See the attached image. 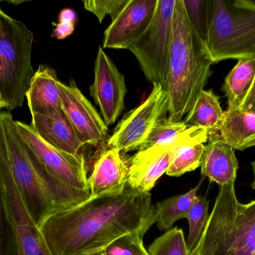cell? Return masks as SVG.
<instances>
[{
	"label": "cell",
	"mask_w": 255,
	"mask_h": 255,
	"mask_svg": "<svg viewBox=\"0 0 255 255\" xmlns=\"http://www.w3.org/2000/svg\"><path fill=\"white\" fill-rule=\"evenodd\" d=\"M218 96L212 90H203L187 113L184 122L188 127L206 129L208 136L217 134L224 117Z\"/></svg>",
	"instance_id": "obj_20"
},
{
	"label": "cell",
	"mask_w": 255,
	"mask_h": 255,
	"mask_svg": "<svg viewBox=\"0 0 255 255\" xmlns=\"http://www.w3.org/2000/svg\"><path fill=\"white\" fill-rule=\"evenodd\" d=\"M169 109L167 91L158 84H153L146 100L128 112L115 129L107 142L108 149L121 153L139 150L157 120Z\"/></svg>",
	"instance_id": "obj_10"
},
{
	"label": "cell",
	"mask_w": 255,
	"mask_h": 255,
	"mask_svg": "<svg viewBox=\"0 0 255 255\" xmlns=\"http://www.w3.org/2000/svg\"><path fill=\"white\" fill-rule=\"evenodd\" d=\"M190 25L206 45L211 26L212 0H183Z\"/></svg>",
	"instance_id": "obj_23"
},
{
	"label": "cell",
	"mask_w": 255,
	"mask_h": 255,
	"mask_svg": "<svg viewBox=\"0 0 255 255\" xmlns=\"http://www.w3.org/2000/svg\"><path fill=\"white\" fill-rule=\"evenodd\" d=\"M208 141L206 129L190 127L171 142L138 151L128 163V185L137 191L150 193L181 148Z\"/></svg>",
	"instance_id": "obj_9"
},
{
	"label": "cell",
	"mask_w": 255,
	"mask_h": 255,
	"mask_svg": "<svg viewBox=\"0 0 255 255\" xmlns=\"http://www.w3.org/2000/svg\"><path fill=\"white\" fill-rule=\"evenodd\" d=\"M208 145L201 164V173L220 187L235 184L238 160L235 149L220 138V134L208 136Z\"/></svg>",
	"instance_id": "obj_17"
},
{
	"label": "cell",
	"mask_w": 255,
	"mask_h": 255,
	"mask_svg": "<svg viewBox=\"0 0 255 255\" xmlns=\"http://www.w3.org/2000/svg\"><path fill=\"white\" fill-rule=\"evenodd\" d=\"M15 124L22 140L48 174L66 185L90 191L82 154L73 155L60 151L44 142L28 124L19 121H15Z\"/></svg>",
	"instance_id": "obj_11"
},
{
	"label": "cell",
	"mask_w": 255,
	"mask_h": 255,
	"mask_svg": "<svg viewBox=\"0 0 255 255\" xmlns=\"http://www.w3.org/2000/svg\"><path fill=\"white\" fill-rule=\"evenodd\" d=\"M0 255H16L11 229L6 220L0 186Z\"/></svg>",
	"instance_id": "obj_30"
},
{
	"label": "cell",
	"mask_w": 255,
	"mask_h": 255,
	"mask_svg": "<svg viewBox=\"0 0 255 255\" xmlns=\"http://www.w3.org/2000/svg\"><path fill=\"white\" fill-rule=\"evenodd\" d=\"M90 91L106 125L115 124L125 106L127 84L124 75L101 46L97 52L94 81Z\"/></svg>",
	"instance_id": "obj_12"
},
{
	"label": "cell",
	"mask_w": 255,
	"mask_h": 255,
	"mask_svg": "<svg viewBox=\"0 0 255 255\" xmlns=\"http://www.w3.org/2000/svg\"><path fill=\"white\" fill-rule=\"evenodd\" d=\"M220 138L233 149L244 151L255 146V112L235 109L224 112Z\"/></svg>",
	"instance_id": "obj_19"
},
{
	"label": "cell",
	"mask_w": 255,
	"mask_h": 255,
	"mask_svg": "<svg viewBox=\"0 0 255 255\" xmlns=\"http://www.w3.org/2000/svg\"><path fill=\"white\" fill-rule=\"evenodd\" d=\"M208 210L209 201L197 195L186 217L189 223V236L187 244L191 255L199 245L203 235L209 217Z\"/></svg>",
	"instance_id": "obj_24"
},
{
	"label": "cell",
	"mask_w": 255,
	"mask_h": 255,
	"mask_svg": "<svg viewBox=\"0 0 255 255\" xmlns=\"http://www.w3.org/2000/svg\"><path fill=\"white\" fill-rule=\"evenodd\" d=\"M148 255H192L182 229L175 227L156 238L148 247Z\"/></svg>",
	"instance_id": "obj_25"
},
{
	"label": "cell",
	"mask_w": 255,
	"mask_h": 255,
	"mask_svg": "<svg viewBox=\"0 0 255 255\" xmlns=\"http://www.w3.org/2000/svg\"><path fill=\"white\" fill-rule=\"evenodd\" d=\"M204 143H194L187 145L180 150L166 171L171 177H180L187 172H193L202 164L205 152Z\"/></svg>",
	"instance_id": "obj_26"
},
{
	"label": "cell",
	"mask_w": 255,
	"mask_h": 255,
	"mask_svg": "<svg viewBox=\"0 0 255 255\" xmlns=\"http://www.w3.org/2000/svg\"><path fill=\"white\" fill-rule=\"evenodd\" d=\"M255 78V58H241L225 79L223 91L229 110L242 106Z\"/></svg>",
	"instance_id": "obj_21"
},
{
	"label": "cell",
	"mask_w": 255,
	"mask_h": 255,
	"mask_svg": "<svg viewBox=\"0 0 255 255\" xmlns=\"http://www.w3.org/2000/svg\"><path fill=\"white\" fill-rule=\"evenodd\" d=\"M202 181L199 185L183 195L172 196L157 202L154 206L156 223L162 232H167L178 220L186 219L194 202Z\"/></svg>",
	"instance_id": "obj_22"
},
{
	"label": "cell",
	"mask_w": 255,
	"mask_h": 255,
	"mask_svg": "<svg viewBox=\"0 0 255 255\" xmlns=\"http://www.w3.org/2000/svg\"><path fill=\"white\" fill-rule=\"evenodd\" d=\"M0 135L14 180L38 226L46 219L91 199L90 191L73 188L51 176L21 138L10 112H0Z\"/></svg>",
	"instance_id": "obj_2"
},
{
	"label": "cell",
	"mask_w": 255,
	"mask_h": 255,
	"mask_svg": "<svg viewBox=\"0 0 255 255\" xmlns=\"http://www.w3.org/2000/svg\"><path fill=\"white\" fill-rule=\"evenodd\" d=\"M7 108L6 106L5 103H4V100H3L2 97H1V91H0V112H1V109Z\"/></svg>",
	"instance_id": "obj_34"
},
{
	"label": "cell",
	"mask_w": 255,
	"mask_h": 255,
	"mask_svg": "<svg viewBox=\"0 0 255 255\" xmlns=\"http://www.w3.org/2000/svg\"><path fill=\"white\" fill-rule=\"evenodd\" d=\"M240 109L244 111H251L255 112V78L253 85L250 88L242 106Z\"/></svg>",
	"instance_id": "obj_32"
},
{
	"label": "cell",
	"mask_w": 255,
	"mask_h": 255,
	"mask_svg": "<svg viewBox=\"0 0 255 255\" xmlns=\"http://www.w3.org/2000/svg\"><path fill=\"white\" fill-rule=\"evenodd\" d=\"M61 109L85 145L97 146L106 140L108 126L92 103L71 79L69 84L58 82Z\"/></svg>",
	"instance_id": "obj_13"
},
{
	"label": "cell",
	"mask_w": 255,
	"mask_h": 255,
	"mask_svg": "<svg viewBox=\"0 0 255 255\" xmlns=\"http://www.w3.org/2000/svg\"><path fill=\"white\" fill-rule=\"evenodd\" d=\"M175 4L176 0H159L151 25L128 49L137 59L145 78L166 91Z\"/></svg>",
	"instance_id": "obj_7"
},
{
	"label": "cell",
	"mask_w": 255,
	"mask_h": 255,
	"mask_svg": "<svg viewBox=\"0 0 255 255\" xmlns=\"http://www.w3.org/2000/svg\"><path fill=\"white\" fill-rule=\"evenodd\" d=\"M56 71L40 64L34 73L25 94L31 115L45 114L61 109Z\"/></svg>",
	"instance_id": "obj_18"
},
{
	"label": "cell",
	"mask_w": 255,
	"mask_h": 255,
	"mask_svg": "<svg viewBox=\"0 0 255 255\" xmlns=\"http://www.w3.org/2000/svg\"><path fill=\"white\" fill-rule=\"evenodd\" d=\"M1 10H1V7H0V12H1Z\"/></svg>",
	"instance_id": "obj_37"
},
{
	"label": "cell",
	"mask_w": 255,
	"mask_h": 255,
	"mask_svg": "<svg viewBox=\"0 0 255 255\" xmlns=\"http://www.w3.org/2000/svg\"><path fill=\"white\" fill-rule=\"evenodd\" d=\"M34 36L22 21L0 12V91L8 111L20 108L34 76Z\"/></svg>",
	"instance_id": "obj_6"
},
{
	"label": "cell",
	"mask_w": 255,
	"mask_h": 255,
	"mask_svg": "<svg viewBox=\"0 0 255 255\" xmlns=\"http://www.w3.org/2000/svg\"><path fill=\"white\" fill-rule=\"evenodd\" d=\"M128 178V164L122 153L107 149L94 165L88 178L91 197L99 198L121 194L125 190Z\"/></svg>",
	"instance_id": "obj_15"
},
{
	"label": "cell",
	"mask_w": 255,
	"mask_h": 255,
	"mask_svg": "<svg viewBox=\"0 0 255 255\" xmlns=\"http://www.w3.org/2000/svg\"><path fill=\"white\" fill-rule=\"evenodd\" d=\"M75 25H76L75 22H70V21L58 20L52 32V36L56 37L58 40L67 38L74 31Z\"/></svg>",
	"instance_id": "obj_31"
},
{
	"label": "cell",
	"mask_w": 255,
	"mask_h": 255,
	"mask_svg": "<svg viewBox=\"0 0 255 255\" xmlns=\"http://www.w3.org/2000/svg\"><path fill=\"white\" fill-rule=\"evenodd\" d=\"M58 20L70 21L76 23L77 20V14L73 9L64 8L60 12Z\"/></svg>",
	"instance_id": "obj_33"
},
{
	"label": "cell",
	"mask_w": 255,
	"mask_h": 255,
	"mask_svg": "<svg viewBox=\"0 0 255 255\" xmlns=\"http://www.w3.org/2000/svg\"><path fill=\"white\" fill-rule=\"evenodd\" d=\"M154 223L151 193L127 184L121 194L91 197L50 216L39 228L54 255H88L127 234H145Z\"/></svg>",
	"instance_id": "obj_1"
},
{
	"label": "cell",
	"mask_w": 255,
	"mask_h": 255,
	"mask_svg": "<svg viewBox=\"0 0 255 255\" xmlns=\"http://www.w3.org/2000/svg\"><path fill=\"white\" fill-rule=\"evenodd\" d=\"M252 167H253V172H254V181H253V184H252L251 187L253 190H255V160L254 162L251 163Z\"/></svg>",
	"instance_id": "obj_35"
},
{
	"label": "cell",
	"mask_w": 255,
	"mask_h": 255,
	"mask_svg": "<svg viewBox=\"0 0 255 255\" xmlns=\"http://www.w3.org/2000/svg\"><path fill=\"white\" fill-rule=\"evenodd\" d=\"M128 0H85V9L94 13L101 22L107 15L112 19L125 7Z\"/></svg>",
	"instance_id": "obj_29"
},
{
	"label": "cell",
	"mask_w": 255,
	"mask_h": 255,
	"mask_svg": "<svg viewBox=\"0 0 255 255\" xmlns=\"http://www.w3.org/2000/svg\"><path fill=\"white\" fill-rule=\"evenodd\" d=\"M143 232L127 234L115 240L102 251L104 255H148L143 245Z\"/></svg>",
	"instance_id": "obj_28"
},
{
	"label": "cell",
	"mask_w": 255,
	"mask_h": 255,
	"mask_svg": "<svg viewBox=\"0 0 255 255\" xmlns=\"http://www.w3.org/2000/svg\"><path fill=\"white\" fill-rule=\"evenodd\" d=\"M188 128L184 121L174 122L169 118L161 117L157 120L151 132L138 151H143L155 145L171 142Z\"/></svg>",
	"instance_id": "obj_27"
},
{
	"label": "cell",
	"mask_w": 255,
	"mask_h": 255,
	"mask_svg": "<svg viewBox=\"0 0 255 255\" xmlns=\"http://www.w3.org/2000/svg\"><path fill=\"white\" fill-rule=\"evenodd\" d=\"M214 64L205 43L190 25L183 0H176L167 91L169 119L182 121L208 82Z\"/></svg>",
	"instance_id": "obj_3"
},
{
	"label": "cell",
	"mask_w": 255,
	"mask_h": 255,
	"mask_svg": "<svg viewBox=\"0 0 255 255\" xmlns=\"http://www.w3.org/2000/svg\"><path fill=\"white\" fill-rule=\"evenodd\" d=\"M31 115L30 126L44 142L64 152L81 154V149L85 145L62 109Z\"/></svg>",
	"instance_id": "obj_16"
},
{
	"label": "cell",
	"mask_w": 255,
	"mask_h": 255,
	"mask_svg": "<svg viewBox=\"0 0 255 255\" xmlns=\"http://www.w3.org/2000/svg\"><path fill=\"white\" fill-rule=\"evenodd\" d=\"M0 186L16 255H54L16 185L0 135Z\"/></svg>",
	"instance_id": "obj_8"
},
{
	"label": "cell",
	"mask_w": 255,
	"mask_h": 255,
	"mask_svg": "<svg viewBox=\"0 0 255 255\" xmlns=\"http://www.w3.org/2000/svg\"><path fill=\"white\" fill-rule=\"evenodd\" d=\"M206 47L214 63L255 58V0H212Z\"/></svg>",
	"instance_id": "obj_5"
},
{
	"label": "cell",
	"mask_w": 255,
	"mask_h": 255,
	"mask_svg": "<svg viewBox=\"0 0 255 255\" xmlns=\"http://www.w3.org/2000/svg\"><path fill=\"white\" fill-rule=\"evenodd\" d=\"M88 255H104L103 254V253H102V251L98 252V253H93V254H90Z\"/></svg>",
	"instance_id": "obj_36"
},
{
	"label": "cell",
	"mask_w": 255,
	"mask_h": 255,
	"mask_svg": "<svg viewBox=\"0 0 255 255\" xmlns=\"http://www.w3.org/2000/svg\"><path fill=\"white\" fill-rule=\"evenodd\" d=\"M192 255H255V200L240 203L235 184L220 187L203 235Z\"/></svg>",
	"instance_id": "obj_4"
},
{
	"label": "cell",
	"mask_w": 255,
	"mask_h": 255,
	"mask_svg": "<svg viewBox=\"0 0 255 255\" xmlns=\"http://www.w3.org/2000/svg\"><path fill=\"white\" fill-rule=\"evenodd\" d=\"M159 0H128L104 34L103 47L128 49L151 25Z\"/></svg>",
	"instance_id": "obj_14"
}]
</instances>
